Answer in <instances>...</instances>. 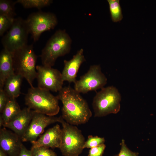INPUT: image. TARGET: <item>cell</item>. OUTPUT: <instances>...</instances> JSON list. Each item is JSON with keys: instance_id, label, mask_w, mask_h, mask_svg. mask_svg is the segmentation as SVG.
<instances>
[{"instance_id": "obj_22", "label": "cell", "mask_w": 156, "mask_h": 156, "mask_svg": "<svg viewBox=\"0 0 156 156\" xmlns=\"http://www.w3.org/2000/svg\"><path fill=\"white\" fill-rule=\"evenodd\" d=\"M105 142V140L104 138L89 135L85 142L83 148L84 149L91 148L104 144Z\"/></svg>"}, {"instance_id": "obj_29", "label": "cell", "mask_w": 156, "mask_h": 156, "mask_svg": "<svg viewBox=\"0 0 156 156\" xmlns=\"http://www.w3.org/2000/svg\"><path fill=\"white\" fill-rule=\"evenodd\" d=\"M0 156H8L2 149L0 148Z\"/></svg>"}, {"instance_id": "obj_7", "label": "cell", "mask_w": 156, "mask_h": 156, "mask_svg": "<svg viewBox=\"0 0 156 156\" xmlns=\"http://www.w3.org/2000/svg\"><path fill=\"white\" fill-rule=\"evenodd\" d=\"M29 34L25 20L21 17L15 18L13 24L1 40L3 48L13 53L27 44Z\"/></svg>"}, {"instance_id": "obj_24", "label": "cell", "mask_w": 156, "mask_h": 156, "mask_svg": "<svg viewBox=\"0 0 156 156\" xmlns=\"http://www.w3.org/2000/svg\"><path fill=\"white\" fill-rule=\"evenodd\" d=\"M31 150L33 156H57L54 151L45 147L32 146Z\"/></svg>"}, {"instance_id": "obj_8", "label": "cell", "mask_w": 156, "mask_h": 156, "mask_svg": "<svg viewBox=\"0 0 156 156\" xmlns=\"http://www.w3.org/2000/svg\"><path fill=\"white\" fill-rule=\"evenodd\" d=\"M25 20L29 34L35 42L39 40L43 32L53 29L58 23L54 14L41 11L31 14Z\"/></svg>"}, {"instance_id": "obj_25", "label": "cell", "mask_w": 156, "mask_h": 156, "mask_svg": "<svg viewBox=\"0 0 156 156\" xmlns=\"http://www.w3.org/2000/svg\"><path fill=\"white\" fill-rule=\"evenodd\" d=\"M120 145L119 152L115 156H138V153L133 152L128 148L124 140H122Z\"/></svg>"}, {"instance_id": "obj_14", "label": "cell", "mask_w": 156, "mask_h": 156, "mask_svg": "<svg viewBox=\"0 0 156 156\" xmlns=\"http://www.w3.org/2000/svg\"><path fill=\"white\" fill-rule=\"evenodd\" d=\"M34 113L29 108L25 107L3 127L10 129L21 138L28 128Z\"/></svg>"}, {"instance_id": "obj_6", "label": "cell", "mask_w": 156, "mask_h": 156, "mask_svg": "<svg viewBox=\"0 0 156 156\" xmlns=\"http://www.w3.org/2000/svg\"><path fill=\"white\" fill-rule=\"evenodd\" d=\"M58 122L62 126V141L59 149L64 156H79L85 142L81 131L60 117Z\"/></svg>"}, {"instance_id": "obj_15", "label": "cell", "mask_w": 156, "mask_h": 156, "mask_svg": "<svg viewBox=\"0 0 156 156\" xmlns=\"http://www.w3.org/2000/svg\"><path fill=\"white\" fill-rule=\"evenodd\" d=\"M62 129L58 124H56L47 130L36 141L31 142L32 146L59 148L62 141Z\"/></svg>"}, {"instance_id": "obj_1", "label": "cell", "mask_w": 156, "mask_h": 156, "mask_svg": "<svg viewBox=\"0 0 156 156\" xmlns=\"http://www.w3.org/2000/svg\"><path fill=\"white\" fill-rule=\"evenodd\" d=\"M80 94L68 86L63 87L57 96L63 105L62 117L73 125L86 123L92 116L87 102Z\"/></svg>"}, {"instance_id": "obj_11", "label": "cell", "mask_w": 156, "mask_h": 156, "mask_svg": "<svg viewBox=\"0 0 156 156\" xmlns=\"http://www.w3.org/2000/svg\"><path fill=\"white\" fill-rule=\"evenodd\" d=\"M60 117L50 116L34 112L32 119L21 138L22 142L36 141L45 129L51 124L58 122Z\"/></svg>"}, {"instance_id": "obj_27", "label": "cell", "mask_w": 156, "mask_h": 156, "mask_svg": "<svg viewBox=\"0 0 156 156\" xmlns=\"http://www.w3.org/2000/svg\"><path fill=\"white\" fill-rule=\"evenodd\" d=\"M9 98L3 88H0V112L1 113H2Z\"/></svg>"}, {"instance_id": "obj_3", "label": "cell", "mask_w": 156, "mask_h": 156, "mask_svg": "<svg viewBox=\"0 0 156 156\" xmlns=\"http://www.w3.org/2000/svg\"><path fill=\"white\" fill-rule=\"evenodd\" d=\"M71 43V39L65 30H57L42 50L40 57L42 65L52 67L58 57L70 52Z\"/></svg>"}, {"instance_id": "obj_23", "label": "cell", "mask_w": 156, "mask_h": 156, "mask_svg": "<svg viewBox=\"0 0 156 156\" xmlns=\"http://www.w3.org/2000/svg\"><path fill=\"white\" fill-rule=\"evenodd\" d=\"M15 18H12L5 16L0 15V36L9 30L12 26Z\"/></svg>"}, {"instance_id": "obj_16", "label": "cell", "mask_w": 156, "mask_h": 156, "mask_svg": "<svg viewBox=\"0 0 156 156\" xmlns=\"http://www.w3.org/2000/svg\"><path fill=\"white\" fill-rule=\"evenodd\" d=\"M15 74L13 53L3 48L0 54V88H3L6 80Z\"/></svg>"}, {"instance_id": "obj_5", "label": "cell", "mask_w": 156, "mask_h": 156, "mask_svg": "<svg viewBox=\"0 0 156 156\" xmlns=\"http://www.w3.org/2000/svg\"><path fill=\"white\" fill-rule=\"evenodd\" d=\"M37 56L32 44H27L13 53V66L15 74L25 78L31 87L36 78Z\"/></svg>"}, {"instance_id": "obj_4", "label": "cell", "mask_w": 156, "mask_h": 156, "mask_svg": "<svg viewBox=\"0 0 156 156\" xmlns=\"http://www.w3.org/2000/svg\"><path fill=\"white\" fill-rule=\"evenodd\" d=\"M121 97L118 90L111 86L103 87L94 96L92 106L95 117H102L120 111Z\"/></svg>"}, {"instance_id": "obj_10", "label": "cell", "mask_w": 156, "mask_h": 156, "mask_svg": "<svg viewBox=\"0 0 156 156\" xmlns=\"http://www.w3.org/2000/svg\"><path fill=\"white\" fill-rule=\"evenodd\" d=\"M36 70L38 87L55 92L62 88L64 81L62 73L58 70L42 65H37Z\"/></svg>"}, {"instance_id": "obj_20", "label": "cell", "mask_w": 156, "mask_h": 156, "mask_svg": "<svg viewBox=\"0 0 156 156\" xmlns=\"http://www.w3.org/2000/svg\"><path fill=\"white\" fill-rule=\"evenodd\" d=\"M53 2L51 0H17L15 3H19L25 8H35L40 9L49 5Z\"/></svg>"}, {"instance_id": "obj_13", "label": "cell", "mask_w": 156, "mask_h": 156, "mask_svg": "<svg viewBox=\"0 0 156 156\" xmlns=\"http://www.w3.org/2000/svg\"><path fill=\"white\" fill-rule=\"evenodd\" d=\"M85 61L83 49L78 51L71 60H64V68L62 73L64 81L74 83L77 81V74L79 68Z\"/></svg>"}, {"instance_id": "obj_19", "label": "cell", "mask_w": 156, "mask_h": 156, "mask_svg": "<svg viewBox=\"0 0 156 156\" xmlns=\"http://www.w3.org/2000/svg\"><path fill=\"white\" fill-rule=\"evenodd\" d=\"M109 11L112 21L114 22H120L123 18L119 0H107Z\"/></svg>"}, {"instance_id": "obj_17", "label": "cell", "mask_w": 156, "mask_h": 156, "mask_svg": "<svg viewBox=\"0 0 156 156\" xmlns=\"http://www.w3.org/2000/svg\"><path fill=\"white\" fill-rule=\"evenodd\" d=\"M23 78L21 75L15 74L6 80L3 89L9 98L16 99L20 95Z\"/></svg>"}, {"instance_id": "obj_2", "label": "cell", "mask_w": 156, "mask_h": 156, "mask_svg": "<svg viewBox=\"0 0 156 156\" xmlns=\"http://www.w3.org/2000/svg\"><path fill=\"white\" fill-rule=\"evenodd\" d=\"M25 104L35 112L50 116L57 114L60 109L57 96L38 87H31L25 97Z\"/></svg>"}, {"instance_id": "obj_21", "label": "cell", "mask_w": 156, "mask_h": 156, "mask_svg": "<svg viewBox=\"0 0 156 156\" xmlns=\"http://www.w3.org/2000/svg\"><path fill=\"white\" fill-rule=\"evenodd\" d=\"M15 1L10 0H0V15H3L12 18L16 15Z\"/></svg>"}, {"instance_id": "obj_9", "label": "cell", "mask_w": 156, "mask_h": 156, "mask_svg": "<svg viewBox=\"0 0 156 156\" xmlns=\"http://www.w3.org/2000/svg\"><path fill=\"white\" fill-rule=\"evenodd\" d=\"M107 78L99 65L90 66L87 72L74 83V89L79 93H86L102 89L107 83Z\"/></svg>"}, {"instance_id": "obj_26", "label": "cell", "mask_w": 156, "mask_h": 156, "mask_svg": "<svg viewBox=\"0 0 156 156\" xmlns=\"http://www.w3.org/2000/svg\"><path fill=\"white\" fill-rule=\"evenodd\" d=\"M105 148L106 146L104 144L91 148L89 151L88 156H102Z\"/></svg>"}, {"instance_id": "obj_28", "label": "cell", "mask_w": 156, "mask_h": 156, "mask_svg": "<svg viewBox=\"0 0 156 156\" xmlns=\"http://www.w3.org/2000/svg\"><path fill=\"white\" fill-rule=\"evenodd\" d=\"M18 156H33L31 150H29L23 144Z\"/></svg>"}, {"instance_id": "obj_18", "label": "cell", "mask_w": 156, "mask_h": 156, "mask_svg": "<svg viewBox=\"0 0 156 156\" xmlns=\"http://www.w3.org/2000/svg\"><path fill=\"white\" fill-rule=\"evenodd\" d=\"M21 110L15 99L9 98L0 116V127L10 121Z\"/></svg>"}, {"instance_id": "obj_12", "label": "cell", "mask_w": 156, "mask_h": 156, "mask_svg": "<svg viewBox=\"0 0 156 156\" xmlns=\"http://www.w3.org/2000/svg\"><path fill=\"white\" fill-rule=\"evenodd\" d=\"M21 138L3 127L0 130V148L8 156H18L23 144Z\"/></svg>"}]
</instances>
